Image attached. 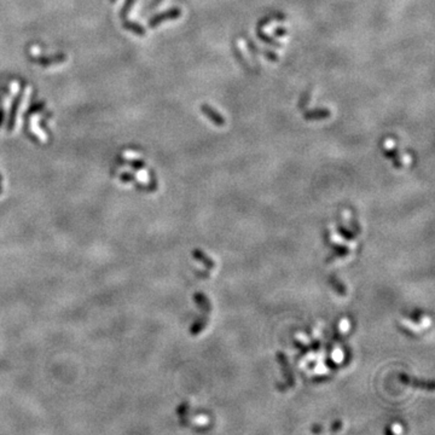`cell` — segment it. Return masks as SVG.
Masks as SVG:
<instances>
[{
  "instance_id": "cell-16",
  "label": "cell",
  "mask_w": 435,
  "mask_h": 435,
  "mask_svg": "<svg viewBox=\"0 0 435 435\" xmlns=\"http://www.w3.org/2000/svg\"><path fill=\"white\" fill-rule=\"evenodd\" d=\"M116 2H117V0H110L111 4H115V3H116Z\"/></svg>"
},
{
  "instance_id": "cell-9",
  "label": "cell",
  "mask_w": 435,
  "mask_h": 435,
  "mask_svg": "<svg viewBox=\"0 0 435 435\" xmlns=\"http://www.w3.org/2000/svg\"><path fill=\"white\" fill-rule=\"evenodd\" d=\"M44 106H45V102H38V103H34V104H32L31 106H29L28 110L26 111L25 117L27 119V117H29V116H32V115H34L35 112H39V111H41V110H43V109H44Z\"/></svg>"
},
{
  "instance_id": "cell-2",
  "label": "cell",
  "mask_w": 435,
  "mask_h": 435,
  "mask_svg": "<svg viewBox=\"0 0 435 435\" xmlns=\"http://www.w3.org/2000/svg\"><path fill=\"white\" fill-rule=\"evenodd\" d=\"M29 61L34 64H39L41 67H50L55 64L64 63L67 61V56L64 53H56L52 56H33Z\"/></svg>"
},
{
  "instance_id": "cell-8",
  "label": "cell",
  "mask_w": 435,
  "mask_h": 435,
  "mask_svg": "<svg viewBox=\"0 0 435 435\" xmlns=\"http://www.w3.org/2000/svg\"><path fill=\"white\" fill-rule=\"evenodd\" d=\"M134 4H135V0H125V3H123L122 8H121L120 14H119L121 21H125V20L128 19L129 10H131L132 7Z\"/></svg>"
},
{
  "instance_id": "cell-3",
  "label": "cell",
  "mask_w": 435,
  "mask_h": 435,
  "mask_svg": "<svg viewBox=\"0 0 435 435\" xmlns=\"http://www.w3.org/2000/svg\"><path fill=\"white\" fill-rule=\"evenodd\" d=\"M23 96H25V87L21 88V91L19 93H17V96L15 97L13 103H11L10 106V112H9V120H8V126H7V131L11 132L15 128V123H16V117H17V112H19L21 102H22Z\"/></svg>"
},
{
  "instance_id": "cell-13",
  "label": "cell",
  "mask_w": 435,
  "mask_h": 435,
  "mask_svg": "<svg viewBox=\"0 0 435 435\" xmlns=\"http://www.w3.org/2000/svg\"><path fill=\"white\" fill-rule=\"evenodd\" d=\"M274 35H276V37H285L286 35L285 28H283V27H277V28L274 29Z\"/></svg>"
},
{
  "instance_id": "cell-7",
  "label": "cell",
  "mask_w": 435,
  "mask_h": 435,
  "mask_svg": "<svg viewBox=\"0 0 435 435\" xmlns=\"http://www.w3.org/2000/svg\"><path fill=\"white\" fill-rule=\"evenodd\" d=\"M121 22H122V27L126 31L131 32V33L138 35V37H144V35L147 34V31H145L144 27L137 22H132V21H129L128 19L121 21Z\"/></svg>"
},
{
  "instance_id": "cell-5",
  "label": "cell",
  "mask_w": 435,
  "mask_h": 435,
  "mask_svg": "<svg viewBox=\"0 0 435 435\" xmlns=\"http://www.w3.org/2000/svg\"><path fill=\"white\" fill-rule=\"evenodd\" d=\"M331 115V111L329 109H313V110H309L304 114V119L306 121H318V120H325L329 119Z\"/></svg>"
},
{
  "instance_id": "cell-15",
  "label": "cell",
  "mask_w": 435,
  "mask_h": 435,
  "mask_svg": "<svg viewBox=\"0 0 435 435\" xmlns=\"http://www.w3.org/2000/svg\"><path fill=\"white\" fill-rule=\"evenodd\" d=\"M2 191H3V186H2V182H0V194H2Z\"/></svg>"
},
{
  "instance_id": "cell-11",
  "label": "cell",
  "mask_w": 435,
  "mask_h": 435,
  "mask_svg": "<svg viewBox=\"0 0 435 435\" xmlns=\"http://www.w3.org/2000/svg\"><path fill=\"white\" fill-rule=\"evenodd\" d=\"M133 168H135V170H141V168H145V165L143 161H140V160H133V161L129 162Z\"/></svg>"
},
{
  "instance_id": "cell-10",
  "label": "cell",
  "mask_w": 435,
  "mask_h": 435,
  "mask_svg": "<svg viewBox=\"0 0 435 435\" xmlns=\"http://www.w3.org/2000/svg\"><path fill=\"white\" fill-rule=\"evenodd\" d=\"M262 55H264V57L266 60L271 61V62H278V56L277 53H274L273 51H268V50H262L261 51Z\"/></svg>"
},
{
  "instance_id": "cell-1",
  "label": "cell",
  "mask_w": 435,
  "mask_h": 435,
  "mask_svg": "<svg viewBox=\"0 0 435 435\" xmlns=\"http://www.w3.org/2000/svg\"><path fill=\"white\" fill-rule=\"evenodd\" d=\"M180 16H182V10H180L179 8H172L170 10L165 11V13L158 14L155 15V16H153L152 19L149 20V27L150 28H155V27L160 26L161 23L166 22V21L177 20L179 19Z\"/></svg>"
},
{
  "instance_id": "cell-14",
  "label": "cell",
  "mask_w": 435,
  "mask_h": 435,
  "mask_svg": "<svg viewBox=\"0 0 435 435\" xmlns=\"http://www.w3.org/2000/svg\"><path fill=\"white\" fill-rule=\"evenodd\" d=\"M5 120V114H4V106H3V103L0 104V127L3 126V123H4Z\"/></svg>"
},
{
  "instance_id": "cell-6",
  "label": "cell",
  "mask_w": 435,
  "mask_h": 435,
  "mask_svg": "<svg viewBox=\"0 0 435 435\" xmlns=\"http://www.w3.org/2000/svg\"><path fill=\"white\" fill-rule=\"evenodd\" d=\"M270 19H265V20H262V21H260L259 22V25H257V29H256V33H257V37H259V39L260 40H262L264 41V43H266V44H270V45H272V46H276V47H282V44L280 43H277V41H274L273 39H272L271 37H268V35H266L264 32H262V27H264L265 25H267L268 22H270Z\"/></svg>"
},
{
  "instance_id": "cell-12",
  "label": "cell",
  "mask_w": 435,
  "mask_h": 435,
  "mask_svg": "<svg viewBox=\"0 0 435 435\" xmlns=\"http://www.w3.org/2000/svg\"><path fill=\"white\" fill-rule=\"evenodd\" d=\"M120 179L122 180L123 183H129V182H134V177L132 176L131 173H122L121 174Z\"/></svg>"
},
{
  "instance_id": "cell-4",
  "label": "cell",
  "mask_w": 435,
  "mask_h": 435,
  "mask_svg": "<svg viewBox=\"0 0 435 435\" xmlns=\"http://www.w3.org/2000/svg\"><path fill=\"white\" fill-rule=\"evenodd\" d=\"M201 111L203 112V114L206 115V117L209 121H212L214 125H217L219 127L224 126L225 123H226V121H225V117L223 115L220 114V112H218L215 109H213L211 105L208 104H202L201 105Z\"/></svg>"
}]
</instances>
